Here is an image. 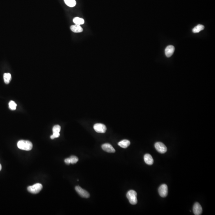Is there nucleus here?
<instances>
[{
    "label": "nucleus",
    "instance_id": "f257e3e1",
    "mask_svg": "<svg viewBox=\"0 0 215 215\" xmlns=\"http://www.w3.org/2000/svg\"><path fill=\"white\" fill-rule=\"evenodd\" d=\"M17 146L21 150L29 151L32 149L33 145L32 142L28 140H21L18 141Z\"/></svg>",
    "mask_w": 215,
    "mask_h": 215
},
{
    "label": "nucleus",
    "instance_id": "f03ea898",
    "mask_svg": "<svg viewBox=\"0 0 215 215\" xmlns=\"http://www.w3.org/2000/svg\"><path fill=\"white\" fill-rule=\"evenodd\" d=\"M137 193L134 190H129L127 192L126 196L131 204L135 205L137 204Z\"/></svg>",
    "mask_w": 215,
    "mask_h": 215
},
{
    "label": "nucleus",
    "instance_id": "7ed1b4c3",
    "mask_svg": "<svg viewBox=\"0 0 215 215\" xmlns=\"http://www.w3.org/2000/svg\"><path fill=\"white\" fill-rule=\"evenodd\" d=\"M42 184L40 183H36L33 185L28 186L27 189L30 193L36 194L40 192V191L42 190Z\"/></svg>",
    "mask_w": 215,
    "mask_h": 215
},
{
    "label": "nucleus",
    "instance_id": "20e7f679",
    "mask_svg": "<svg viewBox=\"0 0 215 215\" xmlns=\"http://www.w3.org/2000/svg\"><path fill=\"white\" fill-rule=\"evenodd\" d=\"M155 147L157 151L160 153H165L167 151V149L166 146L161 142L156 143L155 144Z\"/></svg>",
    "mask_w": 215,
    "mask_h": 215
},
{
    "label": "nucleus",
    "instance_id": "39448f33",
    "mask_svg": "<svg viewBox=\"0 0 215 215\" xmlns=\"http://www.w3.org/2000/svg\"><path fill=\"white\" fill-rule=\"evenodd\" d=\"M158 193L160 196L163 198L166 197L168 195V186L166 184H163L160 186L158 188Z\"/></svg>",
    "mask_w": 215,
    "mask_h": 215
},
{
    "label": "nucleus",
    "instance_id": "423d86ee",
    "mask_svg": "<svg viewBox=\"0 0 215 215\" xmlns=\"http://www.w3.org/2000/svg\"><path fill=\"white\" fill-rule=\"evenodd\" d=\"M75 190L79 195L82 198H88L90 197L89 193L87 191L84 190L79 186H76L75 188Z\"/></svg>",
    "mask_w": 215,
    "mask_h": 215
},
{
    "label": "nucleus",
    "instance_id": "0eeeda50",
    "mask_svg": "<svg viewBox=\"0 0 215 215\" xmlns=\"http://www.w3.org/2000/svg\"><path fill=\"white\" fill-rule=\"evenodd\" d=\"M94 130L99 133H104L106 130V126L102 124H96L94 126Z\"/></svg>",
    "mask_w": 215,
    "mask_h": 215
},
{
    "label": "nucleus",
    "instance_id": "6e6552de",
    "mask_svg": "<svg viewBox=\"0 0 215 215\" xmlns=\"http://www.w3.org/2000/svg\"><path fill=\"white\" fill-rule=\"evenodd\" d=\"M193 212L194 215H201L202 212V208L199 203H195L193 207Z\"/></svg>",
    "mask_w": 215,
    "mask_h": 215
},
{
    "label": "nucleus",
    "instance_id": "1a4fd4ad",
    "mask_svg": "<svg viewBox=\"0 0 215 215\" xmlns=\"http://www.w3.org/2000/svg\"><path fill=\"white\" fill-rule=\"evenodd\" d=\"M103 150L110 153H114L115 152V149L113 146L109 143H105L102 145Z\"/></svg>",
    "mask_w": 215,
    "mask_h": 215
},
{
    "label": "nucleus",
    "instance_id": "9d476101",
    "mask_svg": "<svg viewBox=\"0 0 215 215\" xmlns=\"http://www.w3.org/2000/svg\"><path fill=\"white\" fill-rule=\"evenodd\" d=\"M175 47L173 45H170L167 46L165 49V55L167 58L171 57L175 51Z\"/></svg>",
    "mask_w": 215,
    "mask_h": 215
},
{
    "label": "nucleus",
    "instance_id": "9b49d317",
    "mask_svg": "<svg viewBox=\"0 0 215 215\" xmlns=\"http://www.w3.org/2000/svg\"><path fill=\"white\" fill-rule=\"evenodd\" d=\"M144 160L145 163L148 165H152L153 163V159L151 155L149 154H146L144 155Z\"/></svg>",
    "mask_w": 215,
    "mask_h": 215
},
{
    "label": "nucleus",
    "instance_id": "f8f14e48",
    "mask_svg": "<svg viewBox=\"0 0 215 215\" xmlns=\"http://www.w3.org/2000/svg\"><path fill=\"white\" fill-rule=\"evenodd\" d=\"M70 28L72 32L75 33H80L83 31V28H82L80 25L78 24L72 25L70 27Z\"/></svg>",
    "mask_w": 215,
    "mask_h": 215
},
{
    "label": "nucleus",
    "instance_id": "ddd939ff",
    "mask_svg": "<svg viewBox=\"0 0 215 215\" xmlns=\"http://www.w3.org/2000/svg\"><path fill=\"white\" fill-rule=\"evenodd\" d=\"M130 142L129 140L127 139H124L119 142L118 143V145L123 148H127L130 145Z\"/></svg>",
    "mask_w": 215,
    "mask_h": 215
},
{
    "label": "nucleus",
    "instance_id": "4468645a",
    "mask_svg": "<svg viewBox=\"0 0 215 215\" xmlns=\"http://www.w3.org/2000/svg\"><path fill=\"white\" fill-rule=\"evenodd\" d=\"M204 29V26L201 24H198L192 29V32L194 33H197Z\"/></svg>",
    "mask_w": 215,
    "mask_h": 215
},
{
    "label": "nucleus",
    "instance_id": "2eb2a0df",
    "mask_svg": "<svg viewBox=\"0 0 215 215\" xmlns=\"http://www.w3.org/2000/svg\"><path fill=\"white\" fill-rule=\"evenodd\" d=\"M4 80L5 83L8 84L11 80V75L9 73H5L4 74Z\"/></svg>",
    "mask_w": 215,
    "mask_h": 215
},
{
    "label": "nucleus",
    "instance_id": "dca6fc26",
    "mask_svg": "<svg viewBox=\"0 0 215 215\" xmlns=\"http://www.w3.org/2000/svg\"><path fill=\"white\" fill-rule=\"evenodd\" d=\"M73 22L75 24L79 25L84 24L85 23V21L83 19L79 17L74 18L73 19Z\"/></svg>",
    "mask_w": 215,
    "mask_h": 215
},
{
    "label": "nucleus",
    "instance_id": "f3484780",
    "mask_svg": "<svg viewBox=\"0 0 215 215\" xmlns=\"http://www.w3.org/2000/svg\"><path fill=\"white\" fill-rule=\"evenodd\" d=\"M65 4L71 7H75L76 5L75 0H64Z\"/></svg>",
    "mask_w": 215,
    "mask_h": 215
},
{
    "label": "nucleus",
    "instance_id": "a211bd4d",
    "mask_svg": "<svg viewBox=\"0 0 215 215\" xmlns=\"http://www.w3.org/2000/svg\"><path fill=\"white\" fill-rule=\"evenodd\" d=\"M70 158L71 163L72 164H74L77 163L79 160V158L75 156H71L69 157Z\"/></svg>",
    "mask_w": 215,
    "mask_h": 215
},
{
    "label": "nucleus",
    "instance_id": "6ab92c4d",
    "mask_svg": "<svg viewBox=\"0 0 215 215\" xmlns=\"http://www.w3.org/2000/svg\"><path fill=\"white\" fill-rule=\"evenodd\" d=\"M17 104L14 101H11L9 103V107L12 110H15L16 109Z\"/></svg>",
    "mask_w": 215,
    "mask_h": 215
},
{
    "label": "nucleus",
    "instance_id": "aec40b11",
    "mask_svg": "<svg viewBox=\"0 0 215 215\" xmlns=\"http://www.w3.org/2000/svg\"><path fill=\"white\" fill-rule=\"evenodd\" d=\"M61 129V128L60 126L58 125H55L53 128V133H60Z\"/></svg>",
    "mask_w": 215,
    "mask_h": 215
},
{
    "label": "nucleus",
    "instance_id": "412c9836",
    "mask_svg": "<svg viewBox=\"0 0 215 215\" xmlns=\"http://www.w3.org/2000/svg\"><path fill=\"white\" fill-rule=\"evenodd\" d=\"M60 136V133H53V135H51L50 136V138H51V139H53L59 137Z\"/></svg>",
    "mask_w": 215,
    "mask_h": 215
},
{
    "label": "nucleus",
    "instance_id": "4be33fe9",
    "mask_svg": "<svg viewBox=\"0 0 215 215\" xmlns=\"http://www.w3.org/2000/svg\"><path fill=\"white\" fill-rule=\"evenodd\" d=\"M64 161L65 163L67 165H69L71 164V161H70V159L69 158H65V159Z\"/></svg>",
    "mask_w": 215,
    "mask_h": 215
},
{
    "label": "nucleus",
    "instance_id": "5701e85b",
    "mask_svg": "<svg viewBox=\"0 0 215 215\" xmlns=\"http://www.w3.org/2000/svg\"><path fill=\"white\" fill-rule=\"evenodd\" d=\"M1 169H2V166H1V165L0 164V171H1Z\"/></svg>",
    "mask_w": 215,
    "mask_h": 215
}]
</instances>
